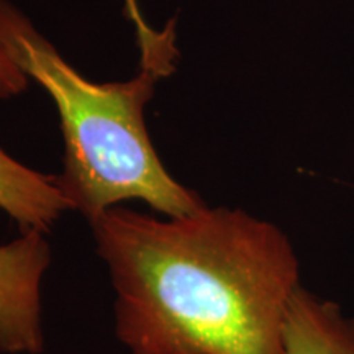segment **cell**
Returning <instances> with one entry per match:
<instances>
[{"label": "cell", "mask_w": 354, "mask_h": 354, "mask_svg": "<svg viewBox=\"0 0 354 354\" xmlns=\"http://www.w3.org/2000/svg\"><path fill=\"white\" fill-rule=\"evenodd\" d=\"M130 354H284L300 286L290 238L241 209L167 216L113 207L91 221Z\"/></svg>", "instance_id": "1"}, {"label": "cell", "mask_w": 354, "mask_h": 354, "mask_svg": "<svg viewBox=\"0 0 354 354\" xmlns=\"http://www.w3.org/2000/svg\"><path fill=\"white\" fill-rule=\"evenodd\" d=\"M0 44L55 102L64 141L57 184L71 210L91 223L131 201L167 216L205 205L197 192L166 169L145 122L156 84L174 69L172 21L162 30L143 28L141 69L122 82L88 81L10 0H0Z\"/></svg>", "instance_id": "2"}, {"label": "cell", "mask_w": 354, "mask_h": 354, "mask_svg": "<svg viewBox=\"0 0 354 354\" xmlns=\"http://www.w3.org/2000/svg\"><path fill=\"white\" fill-rule=\"evenodd\" d=\"M51 266L48 234L20 232L0 245V353L41 354V287Z\"/></svg>", "instance_id": "3"}, {"label": "cell", "mask_w": 354, "mask_h": 354, "mask_svg": "<svg viewBox=\"0 0 354 354\" xmlns=\"http://www.w3.org/2000/svg\"><path fill=\"white\" fill-rule=\"evenodd\" d=\"M0 210L15 221L20 232L48 234L71 210L57 184V176L21 165L0 148Z\"/></svg>", "instance_id": "4"}, {"label": "cell", "mask_w": 354, "mask_h": 354, "mask_svg": "<svg viewBox=\"0 0 354 354\" xmlns=\"http://www.w3.org/2000/svg\"><path fill=\"white\" fill-rule=\"evenodd\" d=\"M284 354H354V317L300 286L287 310Z\"/></svg>", "instance_id": "5"}, {"label": "cell", "mask_w": 354, "mask_h": 354, "mask_svg": "<svg viewBox=\"0 0 354 354\" xmlns=\"http://www.w3.org/2000/svg\"><path fill=\"white\" fill-rule=\"evenodd\" d=\"M28 86L30 79L21 73L0 44V99H10L24 94Z\"/></svg>", "instance_id": "6"}]
</instances>
